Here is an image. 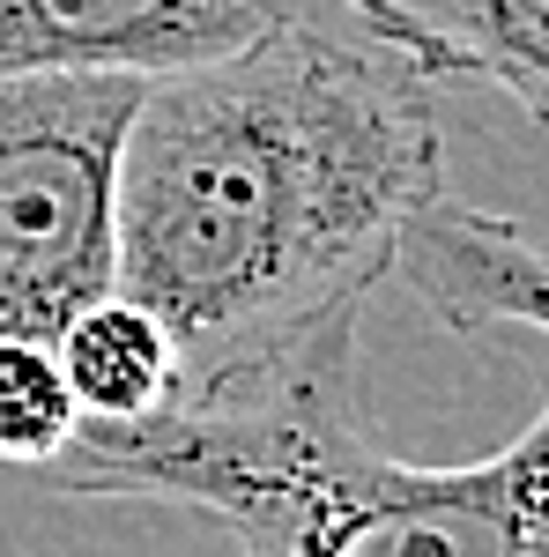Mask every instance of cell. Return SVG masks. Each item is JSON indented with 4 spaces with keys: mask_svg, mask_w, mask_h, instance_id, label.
<instances>
[{
    "mask_svg": "<svg viewBox=\"0 0 549 557\" xmlns=\"http://www.w3.org/2000/svg\"><path fill=\"white\" fill-rule=\"evenodd\" d=\"M431 186H446L431 83L297 15L141 83L112 178V290L171 327V394L230 380L364 312Z\"/></svg>",
    "mask_w": 549,
    "mask_h": 557,
    "instance_id": "6da1fadb",
    "label": "cell"
},
{
    "mask_svg": "<svg viewBox=\"0 0 549 557\" xmlns=\"http://www.w3.org/2000/svg\"><path fill=\"white\" fill-rule=\"evenodd\" d=\"M357 327L364 312H335L141 417H75L38 475L60 498L194 506L238 535V557H549V417L461 469L394 461L357 417Z\"/></svg>",
    "mask_w": 549,
    "mask_h": 557,
    "instance_id": "7a4b0ae2",
    "label": "cell"
},
{
    "mask_svg": "<svg viewBox=\"0 0 549 557\" xmlns=\"http://www.w3.org/2000/svg\"><path fill=\"white\" fill-rule=\"evenodd\" d=\"M141 75H0V335H60L112 290V178Z\"/></svg>",
    "mask_w": 549,
    "mask_h": 557,
    "instance_id": "3957f363",
    "label": "cell"
},
{
    "mask_svg": "<svg viewBox=\"0 0 549 557\" xmlns=\"http://www.w3.org/2000/svg\"><path fill=\"white\" fill-rule=\"evenodd\" d=\"M312 0H0V75L8 67H112L171 75L246 52L297 23Z\"/></svg>",
    "mask_w": 549,
    "mask_h": 557,
    "instance_id": "277c9868",
    "label": "cell"
},
{
    "mask_svg": "<svg viewBox=\"0 0 549 557\" xmlns=\"http://www.w3.org/2000/svg\"><path fill=\"white\" fill-rule=\"evenodd\" d=\"M386 275L409 283V298L431 305L467 343H535L542 335V253L506 215L467 209L453 186H431L401 215Z\"/></svg>",
    "mask_w": 549,
    "mask_h": 557,
    "instance_id": "5b68a950",
    "label": "cell"
},
{
    "mask_svg": "<svg viewBox=\"0 0 549 557\" xmlns=\"http://www.w3.org/2000/svg\"><path fill=\"white\" fill-rule=\"evenodd\" d=\"M372 45L409 60L423 83H490L527 120L549 112L542 0H349Z\"/></svg>",
    "mask_w": 549,
    "mask_h": 557,
    "instance_id": "8992f818",
    "label": "cell"
},
{
    "mask_svg": "<svg viewBox=\"0 0 549 557\" xmlns=\"http://www.w3.org/2000/svg\"><path fill=\"white\" fill-rule=\"evenodd\" d=\"M52 349H60V372L75 386L83 417H141L178 380L171 327L149 305H134L127 290H104L83 312H67V327L52 335Z\"/></svg>",
    "mask_w": 549,
    "mask_h": 557,
    "instance_id": "52a82bcc",
    "label": "cell"
},
{
    "mask_svg": "<svg viewBox=\"0 0 549 557\" xmlns=\"http://www.w3.org/2000/svg\"><path fill=\"white\" fill-rule=\"evenodd\" d=\"M75 417H83V401L60 372V349L45 335H0V461L38 469L75 431Z\"/></svg>",
    "mask_w": 549,
    "mask_h": 557,
    "instance_id": "ba28073f",
    "label": "cell"
}]
</instances>
